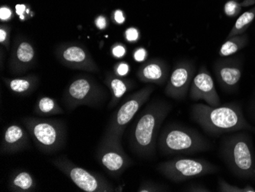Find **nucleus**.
<instances>
[{
    "label": "nucleus",
    "instance_id": "obj_30",
    "mask_svg": "<svg viewBox=\"0 0 255 192\" xmlns=\"http://www.w3.org/2000/svg\"><path fill=\"white\" fill-rule=\"evenodd\" d=\"M113 53L114 56H116L117 58H122L126 54V48L123 45L119 44V45H117V46L113 48Z\"/></svg>",
    "mask_w": 255,
    "mask_h": 192
},
{
    "label": "nucleus",
    "instance_id": "obj_27",
    "mask_svg": "<svg viewBox=\"0 0 255 192\" xmlns=\"http://www.w3.org/2000/svg\"><path fill=\"white\" fill-rule=\"evenodd\" d=\"M138 31L134 28H130L126 30V39L128 41H134L138 38Z\"/></svg>",
    "mask_w": 255,
    "mask_h": 192
},
{
    "label": "nucleus",
    "instance_id": "obj_4",
    "mask_svg": "<svg viewBox=\"0 0 255 192\" xmlns=\"http://www.w3.org/2000/svg\"><path fill=\"white\" fill-rule=\"evenodd\" d=\"M22 123L41 153L53 154L65 146L67 127L64 122L53 119L26 117L22 119Z\"/></svg>",
    "mask_w": 255,
    "mask_h": 192
},
{
    "label": "nucleus",
    "instance_id": "obj_17",
    "mask_svg": "<svg viewBox=\"0 0 255 192\" xmlns=\"http://www.w3.org/2000/svg\"><path fill=\"white\" fill-rule=\"evenodd\" d=\"M34 113L38 116L48 117V116L60 115V114H64V111L57 104L54 99L48 97H43L38 100V102L34 107Z\"/></svg>",
    "mask_w": 255,
    "mask_h": 192
},
{
    "label": "nucleus",
    "instance_id": "obj_9",
    "mask_svg": "<svg viewBox=\"0 0 255 192\" xmlns=\"http://www.w3.org/2000/svg\"><path fill=\"white\" fill-rule=\"evenodd\" d=\"M105 94L85 78L71 83L64 93L63 102L71 111L80 106L97 107L105 100Z\"/></svg>",
    "mask_w": 255,
    "mask_h": 192
},
{
    "label": "nucleus",
    "instance_id": "obj_13",
    "mask_svg": "<svg viewBox=\"0 0 255 192\" xmlns=\"http://www.w3.org/2000/svg\"><path fill=\"white\" fill-rule=\"evenodd\" d=\"M28 133L16 124L7 127L1 142L0 153L2 155L15 154L28 148L29 145Z\"/></svg>",
    "mask_w": 255,
    "mask_h": 192
},
{
    "label": "nucleus",
    "instance_id": "obj_28",
    "mask_svg": "<svg viewBox=\"0 0 255 192\" xmlns=\"http://www.w3.org/2000/svg\"><path fill=\"white\" fill-rule=\"evenodd\" d=\"M187 192H210V190L207 188L205 187L203 185L192 184L186 189Z\"/></svg>",
    "mask_w": 255,
    "mask_h": 192
},
{
    "label": "nucleus",
    "instance_id": "obj_37",
    "mask_svg": "<svg viewBox=\"0 0 255 192\" xmlns=\"http://www.w3.org/2000/svg\"><path fill=\"white\" fill-rule=\"evenodd\" d=\"M255 3V0H246L244 2L241 4V6H249Z\"/></svg>",
    "mask_w": 255,
    "mask_h": 192
},
{
    "label": "nucleus",
    "instance_id": "obj_18",
    "mask_svg": "<svg viewBox=\"0 0 255 192\" xmlns=\"http://www.w3.org/2000/svg\"><path fill=\"white\" fill-rule=\"evenodd\" d=\"M248 43V36L246 35H236L229 38L225 41L220 48L219 54L223 57L233 55L244 48Z\"/></svg>",
    "mask_w": 255,
    "mask_h": 192
},
{
    "label": "nucleus",
    "instance_id": "obj_33",
    "mask_svg": "<svg viewBox=\"0 0 255 192\" xmlns=\"http://www.w3.org/2000/svg\"><path fill=\"white\" fill-rule=\"evenodd\" d=\"M96 24H97V26L99 28L103 29V28H105L106 26H107V20H106L104 17L100 16L96 21Z\"/></svg>",
    "mask_w": 255,
    "mask_h": 192
},
{
    "label": "nucleus",
    "instance_id": "obj_14",
    "mask_svg": "<svg viewBox=\"0 0 255 192\" xmlns=\"http://www.w3.org/2000/svg\"><path fill=\"white\" fill-rule=\"evenodd\" d=\"M216 76L222 87L227 91H232L239 85L242 70L230 63H220L216 67Z\"/></svg>",
    "mask_w": 255,
    "mask_h": 192
},
{
    "label": "nucleus",
    "instance_id": "obj_22",
    "mask_svg": "<svg viewBox=\"0 0 255 192\" xmlns=\"http://www.w3.org/2000/svg\"><path fill=\"white\" fill-rule=\"evenodd\" d=\"M8 87L12 92L20 95H25L31 92L32 84L28 79L20 78L10 80L8 84Z\"/></svg>",
    "mask_w": 255,
    "mask_h": 192
},
{
    "label": "nucleus",
    "instance_id": "obj_15",
    "mask_svg": "<svg viewBox=\"0 0 255 192\" xmlns=\"http://www.w3.org/2000/svg\"><path fill=\"white\" fill-rule=\"evenodd\" d=\"M36 187V182L34 178L29 173L24 170L13 173L8 181V189L11 192H34Z\"/></svg>",
    "mask_w": 255,
    "mask_h": 192
},
{
    "label": "nucleus",
    "instance_id": "obj_21",
    "mask_svg": "<svg viewBox=\"0 0 255 192\" xmlns=\"http://www.w3.org/2000/svg\"><path fill=\"white\" fill-rule=\"evenodd\" d=\"M64 61L74 64H82L87 61L85 51L80 47L71 46L66 48L62 54Z\"/></svg>",
    "mask_w": 255,
    "mask_h": 192
},
{
    "label": "nucleus",
    "instance_id": "obj_16",
    "mask_svg": "<svg viewBox=\"0 0 255 192\" xmlns=\"http://www.w3.org/2000/svg\"><path fill=\"white\" fill-rule=\"evenodd\" d=\"M138 77L144 82L162 84L165 80L166 77L164 67L160 63L150 61L141 67Z\"/></svg>",
    "mask_w": 255,
    "mask_h": 192
},
{
    "label": "nucleus",
    "instance_id": "obj_10",
    "mask_svg": "<svg viewBox=\"0 0 255 192\" xmlns=\"http://www.w3.org/2000/svg\"><path fill=\"white\" fill-rule=\"evenodd\" d=\"M97 157L102 167L113 177H120L133 163L125 153L121 143L103 137L98 146Z\"/></svg>",
    "mask_w": 255,
    "mask_h": 192
},
{
    "label": "nucleus",
    "instance_id": "obj_11",
    "mask_svg": "<svg viewBox=\"0 0 255 192\" xmlns=\"http://www.w3.org/2000/svg\"><path fill=\"white\" fill-rule=\"evenodd\" d=\"M190 97L194 101L204 100L210 107L220 106V98L215 87L213 77L205 68H202L193 79Z\"/></svg>",
    "mask_w": 255,
    "mask_h": 192
},
{
    "label": "nucleus",
    "instance_id": "obj_36",
    "mask_svg": "<svg viewBox=\"0 0 255 192\" xmlns=\"http://www.w3.org/2000/svg\"><path fill=\"white\" fill-rule=\"evenodd\" d=\"M15 8H16V12L18 15H22L23 12L25 10V6L24 5H17L15 6Z\"/></svg>",
    "mask_w": 255,
    "mask_h": 192
},
{
    "label": "nucleus",
    "instance_id": "obj_24",
    "mask_svg": "<svg viewBox=\"0 0 255 192\" xmlns=\"http://www.w3.org/2000/svg\"><path fill=\"white\" fill-rule=\"evenodd\" d=\"M218 184H219L218 190L220 192H255V189L252 186H247L242 189L238 186L229 184L223 179H219Z\"/></svg>",
    "mask_w": 255,
    "mask_h": 192
},
{
    "label": "nucleus",
    "instance_id": "obj_29",
    "mask_svg": "<svg viewBox=\"0 0 255 192\" xmlns=\"http://www.w3.org/2000/svg\"><path fill=\"white\" fill-rule=\"evenodd\" d=\"M146 54H147V53H146L145 49H144V48H139L134 52V60L137 61H143L145 59Z\"/></svg>",
    "mask_w": 255,
    "mask_h": 192
},
{
    "label": "nucleus",
    "instance_id": "obj_25",
    "mask_svg": "<svg viewBox=\"0 0 255 192\" xmlns=\"http://www.w3.org/2000/svg\"><path fill=\"white\" fill-rule=\"evenodd\" d=\"M139 192H164V189L160 185L156 184L152 182H144L141 185L138 189Z\"/></svg>",
    "mask_w": 255,
    "mask_h": 192
},
{
    "label": "nucleus",
    "instance_id": "obj_32",
    "mask_svg": "<svg viewBox=\"0 0 255 192\" xmlns=\"http://www.w3.org/2000/svg\"><path fill=\"white\" fill-rule=\"evenodd\" d=\"M11 15V12L9 8L2 7V8H1V9H0V18H1L2 21L8 19V18H10Z\"/></svg>",
    "mask_w": 255,
    "mask_h": 192
},
{
    "label": "nucleus",
    "instance_id": "obj_23",
    "mask_svg": "<svg viewBox=\"0 0 255 192\" xmlns=\"http://www.w3.org/2000/svg\"><path fill=\"white\" fill-rule=\"evenodd\" d=\"M34 51L31 44L28 42H21L18 46L16 57L21 63H29L34 58Z\"/></svg>",
    "mask_w": 255,
    "mask_h": 192
},
{
    "label": "nucleus",
    "instance_id": "obj_5",
    "mask_svg": "<svg viewBox=\"0 0 255 192\" xmlns=\"http://www.w3.org/2000/svg\"><path fill=\"white\" fill-rule=\"evenodd\" d=\"M160 153L164 156L190 154L209 150L210 143L198 132L178 125H169L158 139Z\"/></svg>",
    "mask_w": 255,
    "mask_h": 192
},
{
    "label": "nucleus",
    "instance_id": "obj_3",
    "mask_svg": "<svg viewBox=\"0 0 255 192\" xmlns=\"http://www.w3.org/2000/svg\"><path fill=\"white\" fill-rule=\"evenodd\" d=\"M220 153L236 177L255 179V150L248 133H233L222 140Z\"/></svg>",
    "mask_w": 255,
    "mask_h": 192
},
{
    "label": "nucleus",
    "instance_id": "obj_31",
    "mask_svg": "<svg viewBox=\"0 0 255 192\" xmlns=\"http://www.w3.org/2000/svg\"><path fill=\"white\" fill-rule=\"evenodd\" d=\"M129 71V67L126 63H121L117 67V73L119 75L124 76Z\"/></svg>",
    "mask_w": 255,
    "mask_h": 192
},
{
    "label": "nucleus",
    "instance_id": "obj_20",
    "mask_svg": "<svg viewBox=\"0 0 255 192\" xmlns=\"http://www.w3.org/2000/svg\"><path fill=\"white\" fill-rule=\"evenodd\" d=\"M255 18V8H252L250 11L242 14L235 24L233 29L231 30L228 38L236 36V35H242L246 31L249 25Z\"/></svg>",
    "mask_w": 255,
    "mask_h": 192
},
{
    "label": "nucleus",
    "instance_id": "obj_8",
    "mask_svg": "<svg viewBox=\"0 0 255 192\" xmlns=\"http://www.w3.org/2000/svg\"><path fill=\"white\" fill-rule=\"evenodd\" d=\"M51 163L84 192H116L113 185L101 175L87 171L70 161L66 156L54 159L51 160Z\"/></svg>",
    "mask_w": 255,
    "mask_h": 192
},
{
    "label": "nucleus",
    "instance_id": "obj_34",
    "mask_svg": "<svg viewBox=\"0 0 255 192\" xmlns=\"http://www.w3.org/2000/svg\"><path fill=\"white\" fill-rule=\"evenodd\" d=\"M115 20L119 24H122L124 22L125 17L123 15V12L120 11V10H117V12H115Z\"/></svg>",
    "mask_w": 255,
    "mask_h": 192
},
{
    "label": "nucleus",
    "instance_id": "obj_12",
    "mask_svg": "<svg viewBox=\"0 0 255 192\" xmlns=\"http://www.w3.org/2000/svg\"><path fill=\"white\" fill-rule=\"evenodd\" d=\"M194 67L190 63H182L170 76L165 94L174 100H183L187 95L193 81Z\"/></svg>",
    "mask_w": 255,
    "mask_h": 192
},
{
    "label": "nucleus",
    "instance_id": "obj_35",
    "mask_svg": "<svg viewBox=\"0 0 255 192\" xmlns=\"http://www.w3.org/2000/svg\"><path fill=\"white\" fill-rule=\"evenodd\" d=\"M7 39V31L3 28L0 29V42L3 43Z\"/></svg>",
    "mask_w": 255,
    "mask_h": 192
},
{
    "label": "nucleus",
    "instance_id": "obj_19",
    "mask_svg": "<svg viewBox=\"0 0 255 192\" xmlns=\"http://www.w3.org/2000/svg\"><path fill=\"white\" fill-rule=\"evenodd\" d=\"M110 87L112 90V99L109 103V108L112 109L120 103L125 94L129 90L130 86L122 79L115 77L110 81Z\"/></svg>",
    "mask_w": 255,
    "mask_h": 192
},
{
    "label": "nucleus",
    "instance_id": "obj_7",
    "mask_svg": "<svg viewBox=\"0 0 255 192\" xmlns=\"http://www.w3.org/2000/svg\"><path fill=\"white\" fill-rule=\"evenodd\" d=\"M159 173L173 183H182L206 175L213 174L219 170L215 165L202 159L177 158L160 163Z\"/></svg>",
    "mask_w": 255,
    "mask_h": 192
},
{
    "label": "nucleus",
    "instance_id": "obj_2",
    "mask_svg": "<svg viewBox=\"0 0 255 192\" xmlns=\"http://www.w3.org/2000/svg\"><path fill=\"white\" fill-rule=\"evenodd\" d=\"M193 120L210 135H221L242 130L255 133V127L248 123L240 106L226 104L213 107L203 104L193 105L191 110Z\"/></svg>",
    "mask_w": 255,
    "mask_h": 192
},
{
    "label": "nucleus",
    "instance_id": "obj_6",
    "mask_svg": "<svg viewBox=\"0 0 255 192\" xmlns=\"http://www.w3.org/2000/svg\"><path fill=\"white\" fill-rule=\"evenodd\" d=\"M153 90L154 87L148 86L128 97L109 122L103 138L122 143V137L126 127L148 100Z\"/></svg>",
    "mask_w": 255,
    "mask_h": 192
},
{
    "label": "nucleus",
    "instance_id": "obj_26",
    "mask_svg": "<svg viewBox=\"0 0 255 192\" xmlns=\"http://www.w3.org/2000/svg\"><path fill=\"white\" fill-rule=\"evenodd\" d=\"M241 5L235 1H229L225 5V12L229 16H234L239 13Z\"/></svg>",
    "mask_w": 255,
    "mask_h": 192
},
{
    "label": "nucleus",
    "instance_id": "obj_1",
    "mask_svg": "<svg viewBox=\"0 0 255 192\" xmlns=\"http://www.w3.org/2000/svg\"><path fill=\"white\" fill-rule=\"evenodd\" d=\"M171 110V104L156 100L147 104L134 122L129 135L131 151L142 158H150L155 153L160 126Z\"/></svg>",
    "mask_w": 255,
    "mask_h": 192
}]
</instances>
